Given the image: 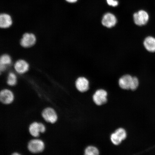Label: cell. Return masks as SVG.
I'll use <instances>...</instances> for the list:
<instances>
[{
	"mask_svg": "<svg viewBox=\"0 0 155 155\" xmlns=\"http://www.w3.org/2000/svg\"><path fill=\"white\" fill-rule=\"evenodd\" d=\"M150 16L148 12L144 10L135 12L133 15V19L135 24L139 26H144L148 23Z\"/></svg>",
	"mask_w": 155,
	"mask_h": 155,
	"instance_id": "1",
	"label": "cell"
},
{
	"mask_svg": "<svg viewBox=\"0 0 155 155\" xmlns=\"http://www.w3.org/2000/svg\"><path fill=\"white\" fill-rule=\"evenodd\" d=\"M28 147L30 152L36 154L43 152L45 148V144L41 139H35L29 141Z\"/></svg>",
	"mask_w": 155,
	"mask_h": 155,
	"instance_id": "2",
	"label": "cell"
},
{
	"mask_svg": "<svg viewBox=\"0 0 155 155\" xmlns=\"http://www.w3.org/2000/svg\"><path fill=\"white\" fill-rule=\"evenodd\" d=\"M46 128L45 125L42 123L35 122L30 125L29 131L32 136L37 137L39 136L40 133L45 132Z\"/></svg>",
	"mask_w": 155,
	"mask_h": 155,
	"instance_id": "3",
	"label": "cell"
},
{
	"mask_svg": "<svg viewBox=\"0 0 155 155\" xmlns=\"http://www.w3.org/2000/svg\"><path fill=\"white\" fill-rule=\"evenodd\" d=\"M42 115L45 120L51 124L55 123L58 119L57 112L51 107H47L44 109L42 112Z\"/></svg>",
	"mask_w": 155,
	"mask_h": 155,
	"instance_id": "4",
	"label": "cell"
},
{
	"mask_svg": "<svg viewBox=\"0 0 155 155\" xmlns=\"http://www.w3.org/2000/svg\"><path fill=\"white\" fill-rule=\"evenodd\" d=\"M107 93L105 90L100 89L96 91L93 96V100L97 105L101 106L107 102Z\"/></svg>",
	"mask_w": 155,
	"mask_h": 155,
	"instance_id": "5",
	"label": "cell"
},
{
	"mask_svg": "<svg viewBox=\"0 0 155 155\" xmlns=\"http://www.w3.org/2000/svg\"><path fill=\"white\" fill-rule=\"evenodd\" d=\"M15 99L14 94L11 90L5 89L0 91V102L4 104L12 103Z\"/></svg>",
	"mask_w": 155,
	"mask_h": 155,
	"instance_id": "6",
	"label": "cell"
},
{
	"mask_svg": "<svg viewBox=\"0 0 155 155\" xmlns=\"http://www.w3.org/2000/svg\"><path fill=\"white\" fill-rule=\"evenodd\" d=\"M36 38L33 34L26 33L23 36L21 41V44L23 47L28 48L33 46L35 43Z\"/></svg>",
	"mask_w": 155,
	"mask_h": 155,
	"instance_id": "7",
	"label": "cell"
},
{
	"mask_svg": "<svg viewBox=\"0 0 155 155\" xmlns=\"http://www.w3.org/2000/svg\"><path fill=\"white\" fill-rule=\"evenodd\" d=\"M117 23V19L115 15L111 13H106L103 17L102 24L106 28H112L116 25Z\"/></svg>",
	"mask_w": 155,
	"mask_h": 155,
	"instance_id": "8",
	"label": "cell"
},
{
	"mask_svg": "<svg viewBox=\"0 0 155 155\" xmlns=\"http://www.w3.org/2000/svg\"><path fill=\"white\" fill-rule=\"evenodd\" d=\"M75 86L79 92H86L88 90L89 88V81L86 78L79 77L75 82Z\"/></svg>",
	"mask_w": 155,
	"mask_h": 155,
	"instance_id": "9",
	"label": "cell"
},
{
	"mask_svg": "<svg viewBox=\"0 0 155 155\" xmlns=\"http://www.w3.org/2000/svg\"><path fill=\"white\" fill-rule=\"evenodd\" d=\"M29 68L28 64L23 60L17 61L15 65V70L19 74L26 73L28 71Z\"/></svg>",
	"mask_w": 155,
	"mask_h": 155,
	"instance_id": "10",
	"label": "cell"
},
{
	"mask_svg": "<svg viewBox=\"0 0 155 155\" xmlns=\"http://www.w3.org/2000/svg\"><path fill=\"white\" fill-rule=\"evenodd\" d=\"M12 24V19L10 15L6 13L0 14V28H8L11 26Z\"/></svg>",
	"mask_w": 155,
	"mask_h": 155,
	"instance_id": "11",
	"label": "cell"
},
{
	"mask_svg": "<svg viewBox=\"0 0 155 155\" xmlns=\"http://www.w3.org/2000/svg\"><path fill=\"white\" fill-rule=\"evenodd\" d=\"M132 77L129 74L123 75L120 78L119 81L120 87L124 90H129Z\"/></svg>",
	"mask_w": 155,
	"mask_h": 155,
	"instance_id": "12",
	"label": "cell"
},
{
	"mask_svg": "<svg viewBox=\"0 0 155 155\" xmlns=\"http://www.w3.org/2000/svg\"><path fill=\"white\" fill-rule=\"evenodd\" d=\"M143 44L147 51L151 53L155 52V38L149 36L145 39Z\"/></svg>",
	"mask_w": 155,
	"mask_h": 155,
	"instance_id": "13",
	"label": "cell"
},
{
	"mask_svg": "<svg viewBox=\"0 0 155 155\" xmlns=\"http://www.w3.org/2000/svg\"><path fill=\"white\" fill-rule=\"evenodd\" d=\"M12 63L11 58L8 55L4 54L0 57V70L5 71Z\"/></svg>",
	"mask_w": 155,
	"mask_h": 155,
	"instance_id": "14",
	"label": "cell"
},
{
	"mask_svg": "<svg viewBox=\"0 0 155 155\" xmlns=\"http://www.w3.org/2000/svg\"><path fill=\"white\" fill-rule=\"evenodd\" d=\"M17 81V77L16 75L14 73H10L7 77L8 84L11 86H15L16 84Z\"/></svg>",
	"mask_w": 155,
	"mask_h": 155,
	"instance_id": "15",
	"label": "cell"
},
{
	"mask_svg": "<svg viewBox=\"0 0 155 155\" xmlns=\"http://www.w3.org/2000/svg\"><path fill=\"white\" fill-rule=\"evenodd\" d=\"M84 153L86 155H97L99 154V151L96 147L90 146L87 147Z\"/></svg>",
	"mask_w": 155,
	"mask_h": 155,
	"instance_id": "16",
	"label": "cell"
},
{
	"mask_svg": "<svg viewBox=\"0 0 155 155\" xmlns=\"http://www.w3.org/2000/svg\"><path fill=\"white\" fill-rule=\"evenodd\" d=\"M115 133L122 141L124 140L127 137V132L124 129L122 128L116 130Z\"/></svg>",
	"mask_w": 155,
	"mask_h": 155,
	"instance_id": "17",
	"label": "cell"
},
{
	"mask_svg": "<svg viewBox=\"0 0 155 155\" xmlns=\"http://www.w3.org/2000/svg\"><path fill=\"white\" fill-rule=\"evenodd\" d=\"M110 139H111L112 143L116 145L120 144L122 141L121 139L117 136L115 133L112 134L111 135Z\"/></svg>",
	"mask_w": 155,
	"mask_h": 155,
	"instance_id": "18",
	"label": "cell"
},
{
	"mask_svg": "<svg viewBox=\"0 0 155 155\" xmlns=\"http://www.w3.org/2000/svg\"><path fill=\"white\" fill-rule=\"evenodd\" d=\"M139 84V80L136 77H133L130 89L132 91H134L136 90L138 87Z\"/></svg>",
	"mask_w": 155,
	"mask_h": 155,
	"instance_id": "19",
	"label": "cell"
},
{
	"mask_svg": "<svg viewBox=\"0 0 155 155\" xmlns=\"http://www.w3.org/2000/svg\"><path fill=\"white\" fill-rule=\"evenodd\" d=\"M108 5L112 7L117 6L119 5V2L117 0H106Z\"/></svg>",
	"mask_w": 155,
	"mask_h": 155,
	"instance_id": "20",
	"label": "cell"
},
{
	"mask_svg": "<svg viewBox=\"0 0 155 155\" xmlns=\"http://www.w3.org/2000/svg\"><path fill=\"white\" fill-rule=\"evenodd\" d=\"M65 1L69 3H75L78 0H65Z\"/></svg>",
	"mask_w": 155,
	"mask_h": 155,
	"instance_id": "21",
	"label": "cell"
},
{
	"mask_svg": "<svg viewBox=\"0 0 155 155\" xmlns=\"http://www.w3.org/2000/svg\"><path fill=\"white\" fill-rule=\"evenodd\" d=\"M13 154H14V155H15V154L18 155V154H19L18 153H13Z\"/></svg>",
	"mask_w": 155,
	"mask_h": 155,
	"instance_id": "22",
	"label": "cell"
},
{
	"mask_svg": "<svg viewBox=\"0 0 155 155\" xmlns=\"http://www.w3.org/2000/svg\"><path fill=\"white\" fill-rule=\"evenodd\" d=\"M1 72H2V71H1V70H0V75H1Z\"/></svg>",
	"mask_w": 155,
	"mask_h": 155,
	"instance_id": "23",
	"label": "cell"
}]
</instances>
